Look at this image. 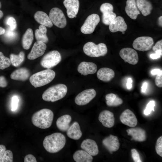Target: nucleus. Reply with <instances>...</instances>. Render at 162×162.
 Returning <instances> with one entry per match:
<instances>
[{"mask_svg": "<svg viewBox=\"0 0 162 162\" xmlns=\"http://www.w3.org/2000/svg\"><path fill=\"white\" fill-rule=\"evenodd\" d=\"M133 81L131 78H129L127 80V82L126 84V86L127 88L130 89L132 88V82Z\"/></svg>", "mask_w": 162, "mask_h": 162, "instance_id": "nucleus-47", "label": "nucleus"}, {"mask_svg": "<svg viewBox=\"0 0 162 162\" xmlns=\"http://www.w3.org/2000/svg\"><path fill=\"white\" fill-rule=\"evenodd\" d=\"M152 49L155 52L158 51H162V40L157 41L153 47Z\"/></svg>", "mask_w": 162, "mask_h": 162, "instance_id": "nucleus-42", "label": "nucleus"}, {"mask_svg": "<svg viewBox=\"0 0 162 162\" xmlns=\"http://www.w3.org/2000/svg\"><path fill=\"white\" fill-rule=\"evenodd\" d=\"M162 16H160L158 18V23L160 26L162 27Z\"/></svg>", "mask_w": 162, "mask_h": 162, "instance_id": "nucleus-52", "label": "nucleus"}, {"mask_svg": "<svg viewBox=\"0 0 162 162\" xmlns=\"http://www.w3.org/2000/svg\"><path fill=\"white\" fill-rule=\"evenodd\" d=\"M147 84L146 82H144L141 87V91L142 92H145L146 90Z\"/></svg>", "mask_w": 162, "mask_h": 162, "instance_id": "nucleus-50", "label": "nucleus"}, {"mask_svg": "<svg viewBox=\"0 0 162 162\" xmlns=\"http://www.w3.org/2000/svg\"><path fill=\"white\" fill-rule=\"evenodd\" d=\"M24 162H37V160L33 155L29 154L26 155L24 158Z\"/></svg>", "mask_w": 162, "mask_h": 162, "instance_id": "nucleus-41", "label": "nucleus"}, {"mask_svg": "<svg viewBox=\"0 0 162 162\" xmlns=\"http://www.w3.org/2000/svg\"><path fill=\"white\" fill-rule=\"evenodd\" d=\"M81 148L92 156L97 155L99 153L98 146L94 140L87 139L82 142Z\"/></svg>", "mask_w": 162, "mask_h": 162, "instance_id": "nucleus-19", "label": "nucleus"}, {"mask_svg": "<svg viewBox=\"0 0 162 162\" xmlns=\"http://www.w3.org/2000/svg\"><path fill=\"white\" fill-rule=\"evenodd\" d=\"M128 135L132 137V140L142 142L146 139V132L143 129L139 127L128 129L126 130Z\"/></svg>", "mask_w": 162, "mask_h": 162, "instance_id": "nucleus-20", "label": "nucleus"}, {"mask_svg": "<svg viewBox=\"0 0 162 162\" xmlns=\"http://www.w3.org/2000/svg\"><path fill=\"white\" fill-rule=\"evenodd\" d=\"M97 70L96 65L92 62H82L77 67L78 72L84 76L94 74L96 72Z\"/></svg>", "mask_w": 162, "mask_h": 162, "instance_id": "nucleus-18", "label": "nucleus"}, {"mask_svg": "<svg viewBox=\"0 0 162 162\" xmlns=\"http://www.w3.org/2000/svg\"><path fill=\"white\" fill-rule=\"evenodd\" d=\"M102 143L111 153L117 151L120 147V143L117 137L111 134L104 138L102 141Z\"/></svg>", "mask_w": 162, "mask_h": 162, "instance_id": "nucleus-17", "label": "nucleus"}, {"mask_svg": "<svg viewBox=\"0 0 162 162\" xmlns=\"http://www.w3.org/2000/svg\"><path fill=\"white\" fill-rule=\"evenodd\" d=\"M125 33L124 32H122V34H124Z\"/></svg>", "mask_w": 162, "mask_h": 162, "instance_id": "nucleus-55", "label": "nucleus"}, {"mask_svg": "<svg viewBox=\"0 0 162 162\" xmlns=\"http://www.w3.org/2000/svg\"><path fill=\"white\" fill-rule=\"evenodd\" d=\"M49 17L55 26L60 28H63L67 24V20L63 12L58 8L55 7L50 10Z\"/></svg>", "mask_w": 162, "mask_h": 162, "instance_id": "nucleus-7", "label": "nucleus"}, {"mask_svg": "<svg viewBox=\"0 0 162 162\" xmlns=\"http://www.w3.org/2000/svg\"><path fill=\"white\" fill-rule=\"evenodd\" d=\"M6 150V148L4 145H0V162H2L4 154Z\"/></svg>", "mask_w": 162, "mask_h": 162, "instance_id": "nucleus-45", "label": "nucleus"}, {"mask_svg": "<svg viewBox=\"0 0 162 162\" xmlns=\"http://www.w3.org/2000/svg\"><path fill=\"white\" fill-rule=\"evenodd\" d=\"M127 28L124 18L119 16L116 17L109 25V29L112 32H125Z\"/></svg>", "mask_w": 162, "mask_h": 162, "instance_id": "nucleus-16", "label": "nucleus"}, {"mask_svg": "<svg viewBox=\"0 0 162 162\" xmlns=\"http://www.w3.org/2000/svg\"><path fill=\"white\" fill-rule=\"evenodd\" d=\"M5 32V30L3 28L0 27V35L3 34Z\"/></svg>", "mask_w": 162, "mask_h": 162, "instance_id": "nucleus-51", "label": "nucleus"}, {"mask_svg": "<svg viewBox=\"0 0 162 162\" xmlns=\"http://www.w3.org/2000/svg\"></svg>", "mask_w": 162, "mask_h": 162, "instance_id": "nucleus-56", "label": "nucleus"}, {"mask_svg": "<svg viewBox=\"0 0 162 162\" xmlns=\"http://www.w3.org/2000/svg\"><path fill=\"white\" fill-rule=\"evenodd\" d=\"M24 59L25 53L22 51L20 52L18 55L12 53L10 55L11 64L15 67L20 66L23 62Z\"/></svg>", "mask_w": 162, "mask_h": 162, "instance_id": "nucleus-31", "label": "nucleus"}, {"mask_svg": "<svg viewBox=\"0 0 162 162\" xmlns=\"http://www.w3.org/2000/svg\"><path fill=\"white\" fill-rule=\"evenodd\" d=\"M66 142L64 136L61 133L56 132L46 136L43 142V145L47 152L54 153L62 149Z\"/></svg>", "mask_w": 162, "mask_h": 162, "instance_id": "nucleus-1", "label": "nucleus"}, {"mask_svg": "<svg viewBox=\"0 0 162 162\" xmlns=\"http://www.w3.org/2000/svg\"><path fill=\"white\" fill-rule=\"evenodd\" d=\"M96 92L93 88L85 90L79 93L75 97V102L77 105L83 106L87 104L96 96Z\"/></svg>", "mask_w": 162, "mask_h": 162, "instance_id": "nucleus-10", "label": "nucleus"}, {"mask_svg": "<svg viewBox=\"0 0 162 162\" xmlns=\"http://www.w3.org/2000/svg\"><path fill=\"white\" fill-rule=\"evenodd\" d=\"M46 34L41 31L39 29H36L35 32V35L37 41H41L45 44L47 43L49 39Z\"/></svg>", "mask_w": 162, "mask_h": 162, "instance_id": "nucleus-34", "label": "nucleus"}, {"mask_svg": "<svg viewBox=\"0 0 162 162\" xmlns=\"http://www.w3.org/2000/svg\"><path fill=\"white\" fill-rule=\"evenodd\" d=\"M11 64L10 59L5 56L2 52H0V69L4 70L8 68Z\"/></svg>", "mask_w": 162, "mask_h": 162, "instance_id": "nucleus-33", "label": "nucleus"}, {"mask_svg": "<svg viewBox=\"0 0 162 162\" xmlns=\"http://www.w3.org/2000/svg\"><path fill=\"white\" fill-rule=\"evenodd\" d=\"M74 160L76 162H92V156L84 150L76 151L73 155Z\"/></svg>", "mask_w": 162, "mask_h": 162, "instance_id": "nucleus-28", "label": "nucleus"}, {"mask_svg": "<svg viewBox=\"0 0 162 162\" xmlns=\"http://www.w3.org/2000/svg\"><path fill=\"white\" fill-rule=\"evenodd\" d=\"M98 119L105 127L111 128L114 125V114L109 110H104L101 112L98 116Z\"/></svg>", "mask_w": 162, "mask_h": 162, "instance_id": "nucleus-15", "label": "nucleus"}, {"mask_svg": "<svg viewBox=\"0 0 162 162\" xmlns=\"http://www.w3.org/2000/svg\"><path fill=\"white\" fill-rule=\"evenodd\" d=\"M102 22L106 25H109L110 22L116 17V15L113 12V10L105 11L102 12Z\"/></svg>", "mask_w": 162, "mask_h": 162, "instance_id": "nucleus-32", "label": "nucleus"}, {"mask_svg": "<svg viewBox=\"0 0 162 162\" xmlns=\"http://www.w3.org/2000/svg\"><path fill=\"white\" fill-rule=\"evenodd\" d=\"M119 54L122 59L130 64L135 65L138 62V53L135 50L131 48H123L120 50Z\"/></svg>", "mask_w": 162, "mask_h": 162, "instance_id": "nucleus-11", "label": "nucleus"}, {"mask_svg": "<svg viewBox=\"0 0 162 162\" xmlns=\"http://www.w3.org/2000/svg\"><path fill=\"white\" fill-rule=\"evenodd\" d=\"M55 75L54 71L47 69L33 74L30 77L29 81L35 88L40 87L51 82L54 78Z\"/></svg>", "mask_w": 162, "mask_h": 162, "instance_id": "nucleus-4", "label": "nucleus"}, {"mask_svg": "<svg viewBox=\"0 0 162 162\" xmlns=\"http://www.w3.org/2000/svg\"><path fill=\"white\" fill-rule=\"evenodd\" d=\"M105 99L106 104L109 106H117L122 104L123 102L121 98L112 93L107 94Z\"/></svg>", "mask_w": 162, "mask_h": 162, "instance_id": "nucleus-30", "label": "nucleus"}, {"mask_svg": "<svg viewBox=\"0 0 162 162\" xmlns=\"http://www.w3.org/2000/svg\"><path fill=\"white\" fill-rule=\"evenodd\" d=\"M3 12L1 10H0V19H1L3 16Z\"/></svg>", "mask_w": 162, "mask_h": 162, "instance_id": "nucleus-53", "label": "nucleus"}, {"mask_svg": "<svg viewBox=\"0 0 162 162\" xmlns=\"http://www.w3.org/2000/svg\"><path fill=\"white\" fill-rule=\"evenodd\" d=\"M151 73L152 75H160L162 74V71L159 69H154L151 71Z\"/></svg>", "mask_w": 162, "mask_h": 162, "instance_id": "nucleus-46", "label": "nucleus"}, {"mask_svg": "<svg viewBox=\"0 0 162 162\" xmlns=\"http://www.w3.org/2000/svg\"><path fill=\"white\" fill-rule=\"evenodd\" d=\"M155 84L159 87H162V74L157 75L155 79Z\"/></svg>", "mask_w": 162, "mask_h": 162, "instance_id": "nucleus-43", "label": "nucleus"}, {"mask_svg": "<svg viewBox=\"0 0 162 162\" xmlns=\"http://www.w3.org/2000/svg\"><path fill=\"white\" fill-rule=\"evenodd\" d=\"M131 155L132 158L135 162H141L139 154L138 151L134 148L131 149Z\"/></svg>", "mask_w": 162, "mask_h": 162, "instance_id": "nucleus-39", "label": "nucleus"}, {"mask_svg": "<svg viewBox=\"0 0 162 162\" xmlns=\"http://www.w3.org/2000/svg\"><path fill=\"white\" fill-rule=\"evenodd\" d=\"M84 53L87 56L93 57H98L105 56L108 50L106 45L103 43L96 44L92 42L86 43L83 47Z\"/></svg>", "mask_w": 162, "mask_h": 162, "instance_id": "nucleus-5", "label": "nucleus"}, {"mask_svg": "<svg viewBox=\"0 0 162 162\" xmlns=\"http://www.w3.org/2000/svg\"><path fill=\"white\" fill-rule=\"evenodd\" d=\"M34 39V35L32 29L28 28L24 34L22 38V43L23 48L26 50L29 49Z\"/></svg>", "mask_w": 162, "mask_h": 162, "instance_id": "nucleus-29", "label": "nucleus"}, {"mask_svg": "<svg viewBox=\"0 0 162 162\" xmlns=\"http://www.w3.org/2000/svg\"><path fill=\"white\" fill-rule=\"evenodd\" d=\"M46 48L45 44L37 41L34 44L32 48L27 56L29 60H34L42 56L44 53Z\"/></svg>", "mask_w": 162, "mask_h": 162, "instance_id": "nucleus-13", "label": "nucleus"}, {"mask_svg": "<svg viewBox=\"0 0 162 162\" xmlns=\"http://www.w3.org/2000/svg\"><path fill=\"white\" fill-rule=\"evenodd\" d=\"M137 7L144 16L149 15L153 9L152 3L148 0H136Z\"/></svg>", "mask_w": 162, "mask_h": 162, "instance_id": "nucleus-26", "label": "nucleus"}, {"mask_svg": "<svg viewBox=\"0 0 162 162\" xmlns=\"http://www.w3.org/2000/svg\"><path fill=\"white\" fill-rule=\"evenodd\" d=\"M19 100L18 98L16 96L13 97L11 101V110H15L17 108Z\"/></svg>", "mask_w": 162, "mask_h": 162, "instance_id": "nucleus-40", "label": "nucleus"}, {"mask_svg": "<svg viewBox=\"0 0 162 162\" xmlns=\"http://www.w3.org/2000/svg\"><path fill=\"white\" fill-rule=\"evenodd\" d=\"M7 24L10 26L11 30L16 28L17 26L16 22L15 19L12 17H9L7 21Z\"/></svg>", "mask_w": 162, "mask_h": 162, "instance_id": "nucleus-38", "label": "nucleus"}, {"mask_svg": "<svg viewBox=\"0 0 162 162\" xmlns=\"http://www.w3.org/2000/svg\"><path fill=\"white\" fill-rule=\"evenodd\" d=\"M120 120L122 123L131 127H135L137 123L135 115L128 109L125 110L122 113L120 116Z\"/></svg>", "mask_w": 162, "mask_h": 162, "instance_id": "nucleus-12", "label": "nucleus"}, {"mask_svg": "<svg viewBox=\"0 0 162 162\" xmlns=\"http://www.w3.org/2000/svg\"><path fill=\"white\" fill-rule=\"evenodd\" d=\"M98 78L104 82L110 81L115 76V73L111 69L103 68L100 69L97 72Z\"/></svg>", "mask_w": 162, "mask_h": 162, "instance_id": "nucleus-22", "label": "nucleus"}, {"mask_svg": "<svg viewBox=\"0 0 162 162\" xmlns=\"http://www.w3.org/2000/svg\"><path fill=\"white\" fill-rule=\"evenodd\" d=\"M61 60L62 56L60 52L54 50L49 52L43 57L40 64L45 68L50 69L58 64Z\"/></svg>", "mask_w": 162, "mask_h": 162, "instance_id": "nucleus-6", "label": "nucleus"}, {"mask_svg": "<svg viewBox=\"0 0 162 162\" xmlns=\"http://www.w3.org/2000/svg\"><path fill=\"white\" fill-rule=\"evenodd\" d=\"M63 4L66 9L68 17L70 18L76 17L79 8V0H65Z\"/></svg>", "mask_w": 162, "mask_h": 162, "instance_id": "nucleus-14", "label": "nucleus"}, {"mask_svg": "<svg viewBox=\"0 0 162 162\" xmlns=\"http://www.w3.org/2000/svg\"><path fill=\"white\" fill-rule=\"evenodd\" d=\"M100 21L99 16L92 14L87 17L80 28L81 32L85 34H90L94 31Z\"/></svg>", "mask_w": 162, "mask_h": 162, "instance_id": "nucleus-8", "label": "nucleus"}, {"mask_svg": "<svg viewBox=\"0 0 162 162\" xmlns=\"http://www.w3.org/2000/svg\"><path fill=\"white\" fill-rule=\"evenodd\" d=\"M2 6V5L1 2H0V8H1Z\"/></svg>", "mask_w": 162, "mask_h": 162, "instance_id": "nucleus-54", "label": "nucleus"}, {"mask_svg": "<svg viewBox=\"0 0 162 162\" xmlns=\"http://www.w3.org/2000/svg\"><path fill=\"white\" fill-rule=\"evenodd\" d=\"M161 56L162 55H161L155 53L151 54L150 55V57L153 59H154L160 58Z\"/></svg>", "mask_w": 162, "mask_h": 162, "instance_id": "nucleus-48", "label": "nucleus"}, {"mask_svg": "<svg viewBox=\"0 0 162 162\" xmlns=\"http://www.w3.org/2000/svg\"><path fill=\"white\" fill-rule=\"evenodd\" d=\"M154 44V40L152 37L141 36L138 37L134 40L132 46L135 49L144 51L150 50Z\"/></svg>", "mask_w": 162, "mask_h": 162, "instance_id": "nucleus-9", "label": "nucleus"}, {"mask_svg": "<svg viewBox=\"0 0 162 162\" xmlns=\"http://www.w3.org/2000/svg\"><path fill=\"white\" fill-rule=\"evenodd\" d=\"M155 106V102L154 100H150L146 105V109L144 111V114L145 115L150 114L152 111H154V107Z\"/></svg>", "mask_w": 162, "mask_h": 162, "instance_id": "nucleus-36", "label": "nucleus"}, {"mask_svg": "<svg viewBox=\"0 0 162 162\" xmlns=\"http://www.w3.org/2000/svg\"><path fill=\"white\" fill-rule=\"evenodd\" d=\"M30 75V72L27 69L25 68H21L13 71L10 77L12 80L24 81L28 78Z\"/></svg>", "mask_w": 162, "mask_h": 162, "instance_id": "nucleus-24", "label": "nucleus"}, {"mask_svg": "<svg viewBox=\"0 0 162 162\" xmlns=\"http://www.w3.org/2000/svg\"><path fill=\"white\" fill-rule=\"evenodd\" d=\"M39 29L42 32H43L46 33L47 32V29L46 27L45 26L43 25H40L39 26Z\"/></svg>", "mask_w": 162, "mask_h": 162, "instance_id": "nucleus-49", "label": "nucleus"}, {"mask_svg": "<svg viewBox=\"0 0 162 162\" xmlns=\"http://www.w3.org/2000/svg\"><path fill=\"white\" fill-rule=\"evenodd\" d=\"M67 134L70 138L74 140H79L82 135L79 123L76 122H74L70 126L67 130Z\"/></svg>", "mask_w": 162, "mask_h": 162, "instance_id": "nucleus-23", "label": "nucleus"}, {"mask_svg": "<svg viewBox=\"0 0 162 162\" xmlns=\"http://www.w3.org/2000/svg\"><path fill=\"white\" fill-rule=\"evenodd\" d=\"M67 90V87L64 84H56L46 90L42 94V98L46 101L54 102L63 98Z\"/></svg>", "mask_w": 162, "mask_h": 162, "instance_id": "nucleus-3", "label": "nucleus"}, {"mask_svg": "<svg viewBox=\"0 0 162 162\" xmlns=\"http://www.w3.org/2000/svg\"><path fill=\"white\" fill-rule=\"evenodd\" d=\"M155 150L157 154L162 157V136L159 137L157 139L155 146Z\"/></svg>", "mask_w": 162, "mask_h": 162, "instance_id": "nucleus-37", "label": "nucleus"}, {"mask_svg": "<svg viewBox=\"0 0 162 162\" xmlns=\"http://www.w3.org/2000/svg\"><path fill=\"white\" fill-rule=\"evenodd\" d=\"M71 116L68 114L63 115L59 117L56 122L57 128L61 131H66L69 127L71 122Z\"/></svg>", "mask_w": 162, "mask_h": 162, "instance_id": "nucleus-27", "label": "nucleus"}, {"mask_svg": "<svg viewBox=\"0 0 162 162\" xmlns=\"http://www.w3.org/2000/svg\"><path fill=\"white\" fill-rule=\"evenodd\" d=\"M8 85L7 81L4 76H0V87L4 88Z\"/></svg>", "mask_w": 162, "mask_h": 162, "instance_id": "nucleus-44", "label": "nucleus"}, {"mask_svg": "<svg viewBox=\"0 0 162 162\" xmlns=\"http://www.w3.org/2000/svg\"><path fill=\"white\" fill-rule=\"evenodd\" d=\"M36 21L41 25L49 28L53 26V24L49 16L45 12L41 11L36 12L34 15Z\"/></svg>", "mask_w": 162, "mask_h": 162, "instance_id": "nucleus-25", "label": "nucleus"}, {"mask_svg": "<svg viewBox=\"0 0 162 162\" xmlns=\"http://www.w3.org/2000/svg\"><path fill=\"white\" fill-rule=\"evenodd\" d=\"M13 154L10 150H6L2 159V162H12L13 161Z\"/></svg>", "mask_w": 162, "mask_h": 162, "instance_id": "nucleus-35", "label": "nucleus"}, {"mask_svg": "<svg viewBox=\"0 0 162 162\" xmlns=\"http://www.w3.org/2000/svg\"><path fill=\"white\" fill-rule=\"evenodd\" d=\"M125 11L128 16L133 20H136L140 14L136 4V0H127Z\"/></svg>", "mask_w": 162, "mask_h": 162, "instance_id": "nucleus-21", "label": "nucleus"}, {"mask_svg": "<svg viewBox=\"0 0 162 162\" xmlns=\"http://www.w3.org/2000/svg\"><path fill=\"white\" fill-rule=\"evenodd\" d=\"M54 117L52 111L44 108L35 112L32 117V121L34 125L38 128L45 129L50 127Z\"/></svg>", "mask_w": 162, "mask_h": 162, "instance_id": "nucleus-2", "label": "nucleus"}]
</instances>
